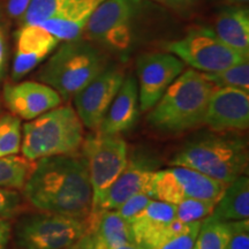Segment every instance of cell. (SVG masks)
Here are the masks:
<instances>
[{
    "label": "cell",
    "instance_id": "cell-1",
    "mask_svg": "<svg viewBox=\"0 0 249 249\" xmlns=\"http://www.w3.org/2000/svg\"><path fill=\"white\" fill-rule=\"evenodd\" d=\"M27 201L42 213L86 219L91 211L92 191L85 160L75 155L44 157L23 186Z\"/></svg>",
    "mask_w": 249,
    "mask_h": 249
},
{
    "label": "cell",
    "instance_id": "cell-2",
    "mask_svg": "<svg viewBox=\"0 0 249 249\" xmlns=\"http://www.w3.org/2000/svg\"><path fill=\"white\" fill-rule=\"evenodd\" d=\"M214 87L198 71H182L149 110L147 121L158 133L177 135L204 123Z\"/></svg>",
    "mask_w": 249,
    "mask_h": 249
},
{
    "label": "cell",
    "instance_id": "cell-3",
    "mask_svg": "<svg viewBox=\"0 0 249 249\" xmlns=\"http://www.w3.org/2000/svg\"><path fill=\"white\" fill-rule=\"evenodd\" d=\"M247 141L232 132L204 133L188 140L172 156V166L189 167L229 185L248 169Z\"/></svg>",
    "mask_w": 249,
    "mask_h": 249
},
{
    "label": "cell",
    "instance_id": "cell-4",
    "mask_svg": "<svg viewBox=\"0 0 249 249\" xmlns=\"http://www.w3.org/2000/svg\"><path fill=\"white\" fill-rule=\"evenodd\" d=\"M85 140V126L75 108L62 105L22 126L23 157L30 161L51 156L75 155Z\"/></svg>",
    "mask_w": 249,
    "mask_h": 249
},
{
    "label": "cell",
    "instance_id": "cell-5",
    "mask_svg": "<svg viewBox=\"0 0 249 249\" xmlns=\"http://www.w3.org/2000/svg\"><path fill=\"white\" fill-rule=\"evenodd\" d=\"M105 67L107 60L102 52L91 43L77 38L65 42L38 71L37 79L67 101L79 93Z\"/></svg>",
    "mask_w": 249,
    "mask_h": 249
},
{
    "label": "cell",
    "instance_id": "cell-6",
    "mask_svg": "<svg viewBox=\"0 0 249 249\" xmlns=\"http://www.w3.org/2000/svg\"><path fill=\"white\" fill-rule=\"evenodd\" d=\"M81 147L91 185L93 211L128 163V147L120 134L107 135L99 132L90 133Z\"/></svg>",
    "mask_w": 249,
    "mask_h": 249
},
{
    "label": "cell",
    "instance_id": "cell-7",
    "mask_svg": "<svg viewBox=\"0 0 249 249\" xmlns=\"http://www.w3.org/2000/svg\"><path fill=\"white\" fill-rule=\"evenodd\" d=\"M88 233L87 220L49 213L23 217L15 227L18 249H65Z\"/></svg>",
    "mask_w": 249,
    "mask_h": 249
},
{
    "label": "cell",
    "instance_id": "cell-8",
    "mask_svg": "<svg viewBox=\"0 0 249 249\" xmlns=\"http://www.w3.org/2000/svg\"><path fill=\"white\" fill-rule=\"evenodd\" d=\"M167 51L202 73H213L248 61V55L230 48L208 28L192 29L182 38L167 43Z\"/></svg>",
    "mask_w": 249,
    "mask_h": 249
},
{
    "label": "cell",
    "instance_id": "cell-9",
    "mask_svg": "<svg viewBox=\"0 0 249 249\" xmlns=\"http://www.w3.org/2000/svg\"><path fill=\"white\" fill-rule=\"evenodd\" d=\"M143 0H104L90 17L83 34L113 51L124 52L133 39V24Z\"/></svg>",
    "mask_w": 249,
    "mask_h": 249
},
{
    "label": "cell",
    "instance_id": "cell-10",
    "mask_svg": "<svg viewBox=\"0 0 249 249\" xmlns=\"http://www.w3.org/2000/svg\"><path fill=\"white\" fill-rule=\"evenodd\" d=\"M225 187V183L189 167L173 166L155 171L149 196L152 200L174 205L186 198H198L217 203Z\"/></svg>",
    "mask_w": 249,
    "mask_h": 249
},
{
    "label": "cell",
    "instance_id": "cell-11",
    "mask_svg": "<svg viewBox=\"0 0 249 249\" xmlns=\"http://www.w3.org/2000/svg\"><path fill=\"white\" fill-rule=\"evenodd\" d=\"M183 68L185 64L172 53L149 52L140 55L136 61L140 111L150 110Z\"/></svg>",
    "mask_w": 249,
    "mask_h": 249
},
{
    "label": "cell",
    "instance_id": "cell-12",
    "mask_svg": "<svg viewBox=\"0 0 249 249\" xmlns=\"http://www.w3.org/2000/svg\"><path fill=\"white\" fill-rule=\"evenodd\" d=\"M124 80V74L119 67H105L74 96V108L83 126L91 132H97Z\"/></svg>",
    "mask_w": 249,
    "mask_h": 249
},
{
    "label": "cell",
    "instance_id": "cell-13",
    "mask_svg": "<svg viewBox=\"0 0 249 249\" xmlns=\"http://www.w3.org/2000/svg\"><path fill=\"white\" fill-rule=\"evenodd\" d=\"M213 132H238L249 126V92L236 88H216L209 99L204 123Z\"/></svg>",
    "mask_w": 249,
    "mask_h": 249
},
{
    "label": "cell",
    "instance_id": "cell-14",
    "mask_svg": "<svg viewBox=\"0 0 249 249\" xmlns=\"http://www.w3.org/2000/svg\"><path fill=\"white\" fill-rule=\"evenodd\" d=\"M183 224L176 219V205L152 200L129 222L133 241L142 249H152Z\"/></svg>",
    "mask_w": 249,
    "mask_h": 249
},
{
    "label": "cell",
    "instance_id": "cell-15",
    "mask_svg": "<svg viewBox=\"0 0 249 249\" xmlns=\"http://www.w3.org/2000/svg\"><path fill=\"white\" fill-rule=\"evenodd\" d=\"M4 99L14 116L30 121L61 104L60 95L42 82L24 81L4 87Z\"/></svg>",
    "mask_w": 249,
    "mask_h": 249
},
{
    "label": "cell",
    "instance_id": "cell-16",
    "mask_svg": "<svg viewBox=\"0 0 249 249\" xmlns=\"http://www.w3.org/2000/svg\"><path fill=\"white\" fill-rule=\"evenodd\" d=\"M154 176L155 170L150 165L134 158L128 160V163L120 176L103 195L97 208L89 214L117 210L121 204L136 194L149 195Z\"/></svg>",
    "mask_w": 249,
    "mask_h": 249
},
{
    "label": "cell",
    "instance_id": "cell-17",
    "mask_svg": "<svg viewBox=\"0 0 249 249\" xmlns=\"http://www.w3.org/2000/svg\"><path fill=\"white\" fill-rule=\"evenodd\" d=\"M58 38L39 26L23 24L17 33V50L13 61L12 77L18 81L30 73L54 51Z\"/></svg>",
    "mask_w": 249,
    "mask_h": 249
},
{
    "label": "cell",
    "instance_id": "cell-18",
    "mask_svg": "<svg viewBox=\"0 0 249 249\" xmlns=\"http://www.w3.org/2000/svg\"><path fill=\"white\" fill-rule=\"evenodd\" d=\"M139 113L138 82L134 77H124L123 85L108 107L97 132L107 135L127 132L135 124Z\"/></svg>",
    "mask_w": 249,
    "mask_h": 249
},
{
    "label": "cell",
    "instance_id": "cell-19",
    "mask_svg": "<svg viewBox=\"0 0 249 249\" xmlns=\"http://www.w3.org/2000/svg\"><path fill=\"white\" fill-rule=\"evenodd\" d=\"M104 0H76L64 6L53 17L42 21L37 26L52 34L59 40L80 38L90 17Z\"/></svg>",
    "mask_w": 249,
    "mask_h": 249
},
{
    "label": "cell",
    "instance_id": "cell-20",
    "mask_svg": "<svg viewBox=\"0 0 249 249\" xmlns=\"http://www.w3.org/2000/svg\"><path fill=\"white\" fill-rule=\"evenodd\" d=\"M86 220L88 233L91 234L96 247L116 249L127 242H134L129 223L116 210L89 214Z\"/></svg>",
    "mask_w": 249,
    "mask_h": 249
},
{
    "label": "cell",
    "instance_id": "cell-21",
    "mask_svg": "<svg viewBox=\"0 0 249 249\" xmlns=\"http://www.w3.org/2000/svg\"><path fill=\"white\" fill-rule=\"evenodd\" d=\"M214 34L230 48L249 54V12L241 6H231L219 12L214 23Z\"/></svg>",
    "mask_w": 249,
    "mask_h": 249
},
{
    "label": "cell",
    "instance_id": "cell-22",
    "mask_svg": "<svg viewBox=\"0 0 249 249\" xmlns=\"http://www.w3.org/2000/svg\"><path fill=\"white\" fill-rule=\"evenodd\" d=\"M210 216L224 222L249 218V179L247 174H242L226 185Z\"/></svg>",
    "mask_w": 249,
    "mask_h": 249
},
{
    "label": "cell",
    "instance_id": "cell-23",
    "mask_svg": "<svg viewBox=\"0 0 249 249\" xmlns=\"http://www.w3.org/2000/svg\"><path fill=\"white\" fill-rule=\"evenodd\" d=\"M231 232L230 222L207 217L202 220L193 249H227Z\"/></svg>",
    "mask_w": 249,
    "mask_h": 249
},
{
    "label": "cell",
    "instance_id": "cell-24",
    "mask_svg": "<svg viewBox=\"0 0 249 249\" xmlns=\"http://www.w3.org/2000/svg\"><path fill=\"white\" fill-rule=\"evenodd\" d=\"M31 167L30 160L26 157L17 155L0 157V188H23Z\"/></svg>",
    "mask_w": 249,
    "mask_h": 249
},
{
    "label": "cell",
    "instance_id": "cell-25",
    "mask_svg": "<svg viewBox=\"0 0 249 249\" xmlns=\"http://www.w3.org/2000/svg\"><path fill=\"white\" fill-rule=\"evenodd\" d=\"M22 144V124L14 114L0 117V157L17 155Z\"/></svg>",
    "mask_w": 249,
    "mask_h": 249
},
{
    "label": "cell",
    "instance_id": "cell-26",
    "mask_svg": "<svg viewBox=\"0 0 249 249\" xmlns=\"http://www.w3.org/2000/svg\"><path fill=\"white\" fill-rule=\"evenodd\" d=\"M205 79L217 88H236L249 92V65L248 61L234 65L226 70L213 71V73H202Z\"/></svg>",
    "mask_w": 249,
    "mask_h": 249
},
{
    "label": "cell",
    "instance_id": "cell-27",
    "mask_svg": "<svg viewBox=\"0 0 249 249\" xmlns=\"http://www.w3.org/2000/svg\"><path fill=\"white\" fill-rule=\"evenodd\" d=\"M216 202L186 198L176 205V219L183 224L202 222L213 213Z\"/></svg>",
    "mask_w": 249,
    "mask_h": 249
},
{
    "label": "cell",
    "instance_id": "cell-28",
    "mask_svg": "<svg viewBox=\"0 0 249 249\" xmlns=\"http://www.w3.org/2000/svg\"><path fill=\"white\" fill-rule=\"evenodd\" d=\"M202 222L183 225L152 249H193Z\"/></svg>",
    "mask_w": 249,
    "mask_h": 249
},
{
    "label": "cell",
    "instance_id": "cell-29",
    "mask_svg": "<svg viewBox=\"0 0 249 249\" xmlns=\"http://www.w3.org/2000/svg\"><path fill=\"white\" fill-rule=\"evenodd\" d=\"M152 198L147 194H136L128 198L124 204H121L116 210L124 219L127 222H130L133 218H135L142 210L145 209V207L150 203Z\"/></svg>",
    "mask_w": 249,
    "mask_h": 249
},
{
    "label": "cell",
    "instance_id": "cell-30",
    "mask_svg": "<svg viewBox=\"0 0 249 249\" xmlns=\"http://www.w3.org/2000/svg\"><path fill=\"white\" fill-rule=\"evenodd\" d=\"M231 224V238L227 249H249V220H233Z\"/></svg>",
    "mask_w": 249,
    "mask_h": 249
},
{
    "label": "cell",
    "instance_id": "cell-31",
    "mask_svg": "<svg viewBox=\"0 0 249 249\" xmlns=\"http://www.w3.org/2000/svg\"><path fill=\"white\" fill-rule=\"evenodd\" d=\"M21 209V197L18 192L8 188H0V218L14 217Z\"/></svg>",
    "mask_w": 249,
    "mask_h": 249
},
{
    "label": "cell",
    "instance_id": "cell-32",
    "mask_svg": "<svg viewBox=\"0 0 249 249\" xmlns=\"http://www.w3.org/2000/svg\"><path fill=\"white\" fill-rule=\"evenodd\" d=\"M31 0H8L7 12L12 18H22Z\"/></svg>",
    "mask_w": 249,
    "mask_h": 249
},
{
    "label": "cell",
    "instance_id": "cell-33",
    "mask_svg": "<svg viewBox=\"0 0 249 249\" xmlns=\"http://www.w3.org/2000/svg\"><path fill=\"white\" fill-rule=\"evenodd\" d=\"M155 1L164 5L165 7L174 9V11L183 12L189 11L194 7L197 0H155Z\"/></svg>",
    "mask_w": 249,
    "mask_h": 249
},
{
    "label": "cell",
    "instance_id": "cell-34",
    "mask_svg": "<svg viewBox=\"0 0 249 249\" xmlns=\"http://www.w3.org/2000/svg\"><path fill=\"white\" fill-rule=\"evenodd\" d=\"M12 235V225L8 219L0 218V249H7Z\"/></svg>",
    "mask_w": 249,
    "mask_h": 249
},
{
    "label": "cell",
    "instance_id": "cell-35",
    "mask_svg": "<svg viewBox=\"0 0 249 249\" xmlns=\"http://www.w3.org/2000/svg\"><path fill=\"white\" fill-rule=\"evenodd\" d=\"M5 70H6V44H5V38L4 34L0 30V81L2 80V77L5 75Z\"/></svg>",
    "mask_w": 249,
    "mask_h": 249
},
{
    "label": "cell",
    "instance_id": "cell-36",
    "mask_svg": "<svg viewBox=\"0 0 249 249\" xmlns=\"http://www.w3.org/2000/svg\"><path fill=\"white\" fill-rule=\"evenodd\" d=\"M65 249H93L91 234L87 233V234L85 236H82L79 241H76L75 244H73L70 246V247Z\"/></svg>",
    "mask_w": 249,
    "mask_h": 249
},
{
    "label": "cell",
    "instance_id": "cell-37",
    "mask_svg": "<svg viewBox=\"0 0 249 249\" xmlns=\"http://www.w3.org/2000/svg\"><path fill=\"white\" fill-rule=\"evenodd\" d=\"M116 249H142L139 245H136L135 242H127V244H124L117 247Z\"/></svg>",
    "mask_w": 249,
    "mask_h": 249
},
{
    "label": "cell",
    "instance_id": "cell-38",
    "mask_svg": "<svg viewBox=\"0 0 249 249\" xmlns=\"http://www.w3.org/2000/svg\"><path fill=\"white\" fill-rule=\"evenodd\" d=\"M224 1H227L233 5H244V4H247L249 0H224Z\"/></svg>",
    "mask_w": 249,
    "mask_h": 249
},
{
    "label": "cell",
    "instance_id": "cell-39",
    "mask_svg": "<svg viewBox=\"0 0 249 249\" xmlns=\"http://www.w3.org/2000/svg\"><path fill=\"white\" fill-rule=\"evenodd\" d=\"M92 247H93V245H92ZM93 249H99V248H95V247H93Z\"/></svg>",
    "mask_w": 249,
    "mask_h": 249
}]
</instances>
